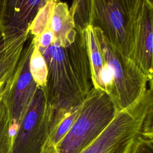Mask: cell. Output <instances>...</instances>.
I'll return each instance as SVG.
<instances>
[{
	"mask_svg": "<svg viewBox=\"0 0 153 153\" xmlns=\"http://www.w3.org/2000/svg\"><path fill=\"white\" fill-rule=\"evenodd\" d=\"M29 31L5 36L6 48L0 59V96L9 84L19 62Z\"/></svg>",
	"mask_w": 153,
	"mask_h": 153,
	"instance_id": "cell-10",
	"label": "cell"
},
{
	"mask_svg": "<svg viewBox=\"0 0 153 153\" xmlns=\"http://www.w3.org/2000/svg\"><path fill=\"white\" fill-rule=\"evenodd\" d=\"M142 96L128 108L117 112L100 134L81 153H129L153 112L152 82Z\"/></svg>",
	"mask_w": 153,
	"mask_h": 153,
	"instance_id": "cell-2",
	"label": "cell"
},
{
	"mask_svg": "<svg viewBox=\"0 0 153 153\" xmlns=\"http://www.w3.org/2000/svg\"><path fill=\"white\" fill-rule=\"evenodd\" d=\"M5 0H0V23L2 19V13L5 5Z\"/></svg>",
	"mask_w": 153,
	"mask_h": 153,
	"instance_id": "cell-22",
	"label": "cell"
},
{
	"mask_svg": "<svg viewBox=\"0 0 153 153\" xmlns=\"http://www.w3.org/2000/svg\"><path fill=\"white\" fill-rule=\"evenodd\" d=\"M131 0H90V25L100 29L105 39L129 57Z\"/></svg>",
	"mask_w": 153,
	"mask_h": 153,
	"instance_id": "cell-6",
	"label": "cell"
},
{
	"mask_svg": "<svg viewBox=\"0 0 153 153\" xmlns=\"http://www.w3.org/2000/svg\"><path fill=\"white\" fill-rule=\"evenodd\" d=\"M33 47V38L29 33L15 72L1 96L8 107L16 131L38 87L29 69Z\"/></svg>",
	"mask_w": 153,
	"mask_h": 153,
	"instance_id": "cell-8",
	"label": "cell"
},
{
	"mask_svg": "<svg viewBox=\"0 0 153 153\" xmlns=\"http://www.w3.org/2000/svg\"><path fill=\"white\" fill-rule=\"evenodd\" d=\"M82 103L74 108L72 111L67 116H66L50 133L48 142L53 145L54 147L65 136L74 124L77 117H78Z\"/></svg>",
	"mask_w": 153,
	"mask_h": 153,
	"instance_id": "cell-17",
	"label": "cell"
},
{
	"mask_svg": "<svg viewBox=\"0 0 153 153\" xmlns=\"http://www.w3.org/2000/svg\"><path fill=\"white\" fill-rule=\"evenodd\" d=\"M50 26L54 36V43L65 46L75 36L76 30L68 5L57 1L50 21Z\"/></svg>",
	"mask_w": 153,
	"mask_h": 153,
	"instance_id": "cell-11",
	"label": "cell"
},
{
	"mask_svg": "<svg viewBox=\"0 0 153 153\" xmlns=\"http://www.w3.org/2000/svg\"><path fill=\"white\" fill-rule=\"evenodd\" d=\"M105 62L111 68L113 81L109 97L117 112L137 102L147 89L149 80L136 64L104 38L98 28H93Z\"/></svg>",
	"mask_w": 153,
	"mask_h": 153,
	"instance_id": "cell-4",
	"label": "cell"
},
{
	"mask_svg": "<svg viewBox=\"0 0 153 153\" xmlns=\"http://www.w3.org/2000/svg\"><path fill=\"white\" fill-rule=\"evenodd\" d=\"M117 110L104 91L93 88L82 102L74 124L55 146L57 153H81L104 130Z\"/></svg>",
	"mask_w": 153,
	"mask_h": 153,
	"instance_id": "cell-3",
	"label": "cell"
},
{
	"mask_svg": "<svg viewBox=\"0 0 153 153\" xmlns=\"http://www.w3.org/2000/svg\"><path fill=\"white\" fill-rule=\"evenodd\" d=\"M47 0H5L0 25L5 35H10L28 29L39 9Z\"/></svg>",
	"mask_w": 153,
	"mask_h": 153,
	"instance_id": "cell-9",
	"label": "cell"
},
{
	"mask_svg": "<svg viewBox=\"0 0 153 153\" xmlns=\"http://www.w3.org/2000/svg\"><path fill=\"white\" fill-rule=\"evenodd\" d=\"M153 1L131 0L129 58L149 80L153 76Z\"/></svg>",
	"mask_w": 153,
	"mask_h": 153,
	"instance_id": "cell-7",
	"label": "cell"
},
{
	"mask_svg": "<svg viewBox=\"0 0 153 153\" xmlns=\"http://www.w3.org/2000/svg\"><path fill=\"white\" fill-rule=\"evenodd\" d=\"M6 48V39L2 26L0 25V59L4 54Z\"/></svg>",
	"mask_w": 153,
	"mask_h": 153,
	"instance_id": "cell-20",
	"label": "cell"
},
{
	"mask_svg": "<svg viewBox=\"0 0 153 153\" xmlns=\"http://www.w3.org/2000/svg\"><path fill=\"white\" fill-rule=\"evenodd\" d=\"M42 153H57L55 147L50 143H48Z\"/></svg>",
	"mask_w": 153,
	"mask_h": 153,
	"instance_id": "cell-21",
	"label": "cell"
},
{
	"mask_svg": "<svg viewBox=\"0 0 153 153\" xmlns=\"http://www.w3.org/2000/svg\"><path fill=\"white\" fill-rule=\"evenodd\" d=\"M33 38L35 45L39 49H45L48 47L52 45L55 41L51 26L36 38H34L33 37Z\"/></svg>",
	"mask_w": 153,
	"mask_h": 153,
	"instance_id": "cell-19",
	"label": "cell"
},
{
	"mask_svg": "<svg viewBox=\"0 0 153 153\" xmlns=\"http://www.w3.org/2000/svg\"><path fill=\"white\" fill-rule=\"evenodd\" d=\"M8 107L0 96V153H10L16 134Z\"/></svg>",
	"mask_w": 153,
	"mask_h": 153,
	"instance_id": "cell-13",
	"label": "cell"
},
{
	"mask_svg": "<svg viewBox=\"0 0 153 153\" xmlns=\"http://www.w3.org/2000/svg\"><path fill=\"white\" fill-rule=\"evenodd\" d=\"M56 1L47 0L44 6L38 11L28 29L29 33L34 38H36L50 26L51 18Z\"/></svg>",
	"mask_w": 153,
	"mask_h": 153,
	"instance_id": "cell-14",
	"label": "cell"
},
{
	"mask_svg": "<svg viewBox=\"0 0 153 153\" xmlns=\"http://www.w3.org/2000/svg\"><path fill=\"white\" fill-rule=\"evenodd\" d=\"M84 34L91 68L93 88L103 91L100 75L105 62L93 27L90 25L88 26L85 30Z\"/></svg>",
	"mask_w": 153,
	"mask_h": 153,
	"instance_id": "cell-12",
	"label": "cell"
},
{
	"mask_svg": "<svg viewBox=\"0 0 153 153\" xmlns=\"http://www.w3.org/2000/svg\"><path fill=\"white\" fill-rule=\"evenodd\" d=\"M76 31L65 46L53 43L45 49L38 48L48 69L43 90L51 110L50 134L93 88L85 31Z\"/></svg>",
	"mask_w": 153,
	"mask_h": 153,
	"instance_id": "cell-1",
	"label": "cell"
},
{
	"mask_svg": "<svg viewBox=\"0 0 153 153\" xmlns=\"http://www.w3.org/2000/svg\"><path fill=\"white\" fill-rule=\"evenodd\" d=\"M29 69L32 78L37 86L43 89L46 85L48 69L42 53L35 45V44L30 58Z\"/></svg>",
	"mask_w": 153,
	"mask_h": 153,
	"instance_id": "cell-15",
	"label": "cell"
},
{
	"mask_svg": "<svg viewBox=\"0 0 153 153\" xmlns=\"http://www.w3.org/2000/svg\"><path fill=\"white\" fill-rule=\"evenodd\" d=\"M129 153H153V137L143 135L141 133Z\"/></svg>",
	"mask_w": 153,
	"mask_h": 153,
	"instance_id": "cell-18",
	"label": "cell"
},
{
	"mask_svg": "<svg viewBox=\"0 0 153 153\" xmlns=\"http://www.w3.org/2000/svg\"><path fill=\"white\" fill-rule=\"evenodd\" d=\"M74 29L84 32L90 25V0H76L69 8Z\"/></svg>",
	"mask_w": 153,
	"mask_h": 153,
	"instance_id": "cell-16",
	"label": "cell"
},
{
	"mask_svg": "<svg viewBox=\"0 0 153 153\" xmlns=\"http://www.w3.org/2000/svg\"><path fill=\"white\" fill-rule=\"evenodd\" d=\"M51 110L38 87L19 123L10 153H42L49 141Z\"/></svg>",
	"mask_w": 153,
	"mask_h": 153,
	"instance_id": "cell-5",
	"label": "cell"
}]
</instances>
